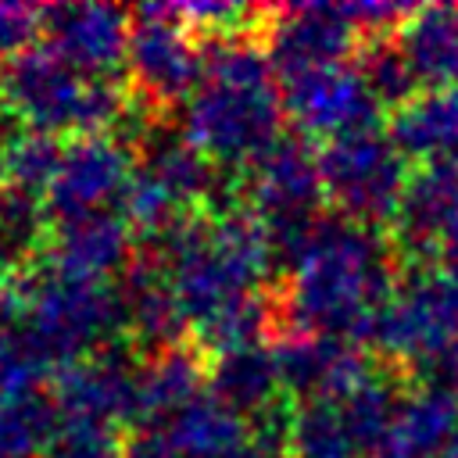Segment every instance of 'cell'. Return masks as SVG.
<instances>
[{"label": "cell", "instance_id": "9c48e42d", "mask_svg": "<svg viewBox=\"0 0 458 458\" xmlns=\"http://www.w3.org/2000/svg\"><path fill=\"white\" fill-rule=\"evenodd\" d=\"M283 111L301 129V136L336 140L361 129H379V104L365 89L354 64L318 68L308 75H293L279 82Z\"/></svg>", "mask_w": 458, "mask_h": 458}, {"label": "cell", "instance_id": "277c9868", "mask_svg": "<svg viewBox=\"0 0 458 458\" xmlns=\"http://www.w3.org/2000/svg\"><path fill=\"white\" fill-rule=\"evenodd\" d=\"M4 100L21 129L50 136H107L132 118L136 104L114 79H86L47 47L4 61Z\"/></svg>", "mask_w": 458, "mask_h": 458}, {"label": "cell", "instance_id": "8fae6325", "mask_svg": "<svg viewBox=\"0 0 458 458\" xmlns=\"http://www.w3.org/2000/svg\"><path fill=\"white\" fill-rule=\"evenodd\" d=\"M283 394L293 401H344L372 376L361 344L318 333H279L272 344Z\"/></svg>", "mask_w": 458, "mask_h": 458}, {"label": "cell", "instance_id": "ac0fdd59", "mask_svg": "<svg viewBox=\"0 0 458 458\" xmlns=\"http://www.w3.org/2000/svg\"><path fill=\"white\" fill-rule=\"evenodd\" d=\"M394 147L408 161L440 165L458 154V89H429L390 114Z\"/></svg>", "mask_w": 458, "mask_h": 458}, {"label": "cell", "instance_id": "7402d4cb", "mask_svg": "<svg viewBox=\"0 0 458 458\" xmlns=\"http://www.w3.org/2000/svg\"><path fill=\"white\" fill-rule=\"evenodd\" d=\"M290 458H365L336 401H293L286 415Z\"/></svg>", "mask_w": 458, "mask_h": 458}, {"label": "cell", "instance_id": "4316f807", "mask_svg": "<svg viewBox=\"0 0 458 458\" xmlns=\"http://www.w3.org/2000/svg\"><path fill=\"white\" fill-rule=\"evenodd\" d=\"M36 36H43V7L0 0V57L11 61L32 50Z\"/></svg>", "mask_w": 458, "mask_h": 458}, {"label": "cell", "instance_id": "f1b7e54d", "mask_svg": "<svg viewBox=\"0 0 458 458\" xmlns=\"http://www.w3.org/2000/svg\"><path fill=\"white\" fill-rule=\"evenodd\" d=\"M7 186V165H4V140H0V190Z\"/></svg>", "mask_w": 458, "mask_h": 458}, {"label": "cell", "instance_id": "cb8c5ba5", "mask_svg": "<svg viewBox=\"0 0 458 458\" xmlns=\"http://www.w3.org/2000/svg\"><path fill=\"white\" fill-rule=\"evenodd\" d=\"M401 397L404 394H401V386L390 376L372 372L361 386H354L344 401H336L340 411H344V419H347V429H351V437H354V444L361 447L365 458L376 454L383 433L390 429V422L397 415Z\"/></svg>", "mask_w": 458, "mask_h": 458}, {"label": "cell", "instance_id": "3957f363", "mask_svg": "<svg viewBox=\"0 0 458 458\" xmlns=\"http://www.w3.org/2000/svg\"><path fill=\"white\" fill-rule=\"evenodd\" d=\"M14 286L21 293V340L50 379L129 336V311L118 283L72 279L39 265Z\"/></svg>", "mask_w": 458, "mask_h": 458}, {"label": "cell", "instance_id": "7c38bea8", "mask_svg": "<svg viewBox=\"0 0 458 458\" xmlns=\"http://www.w3.org/2000/svg\"><path fill=\"white\" fill-rule=\"evenodd\" d=\"M129 11L111 4L43 7V47L86 79H114L129 57Z\"/></svg>", "mask_w": 458, "mask_h": 458}, {"label": "cell", "instance_id": "5b68a950", "mask_svg": "<svg viewBox=\"0 0 458 458\" xmlns=\"http://www.w3.org/2000/svg\"><path fill=\"white\" fill-rule=\"evenodd\" d=\"M318 168L326 200L336 208V215L372 229L397 218L411 179L408 157L383 129H361L322 143Z\"/></svg>", "mask_w": 458, "mask_h": 458}, {"label": "cell", "instance_id": "6da1fadb", "mask_svg": "<svg viewBox=\"0 0 458 458\" xmlns=\"http://www.w3.org/2000/svg\"><path fill=\"white\" fill-rule=\"evenodd\" d=\"M276 293L279 333H318L361 344L376 311L397 293L394 243L351 218L322 215ZM276 333V336H279Z\"/></svg>", "mask_w": 458, "mask_h": 458}, {"label": "cell", "instance_id": "44dd1931", "mask_svg": "<svg viewBox=\"0 0 458 458\" xmlns=\"http://www.w3.org/2000/svg\"><path fill=\"white\" fill-rule=\"evenodd\" d=\"M61 422L50 386L0 394V458H47Z\"/></svg>", "mask_w": 458, "mask_h": 458}, {"label": "cell", "instance_id": "2e32d148", "mask_svg": "<svg viewBox=\"0 0 458 458\" xmlns=\"http://www.w3.org/2000/svg\"><path fill=\"white\" fill-rule=\"evenodd\" d=\"M208 394L247 422H258L283 408V383L272 347H243L211 358Z\"/></svg>", "mask_w": 458, "mask_h": 458}, {"label": "cell", "instance_id": "d4e9b609", "mask_svg": "<svg viewBox=\"0 0 458 458\" xmlns=\"http://www.w3.org/2000/svg\"><path fill=\"white\" fill-rule=\"evenodd\" d=\"M64 140L36 129H14L4 140V165H7V186L43 197L64 161Z\"/></svg>", "mask_w": 458, "mask_h": 458}, {"label": "cell", "instance_id": "f546056e", "mask_svg": "<svg viewBox=\"0 0 458 458\" xmlns=\"http://www.w3.org/2000/svg\"><path fill=\"white\" fill-rule=\"evenodd\" d=\"M7 111V100H4V64H0V114Z\"/></svg>", "mask_w": 458, "mask_h": 458}, {"label": "cell", "instance_id": "4fadbf2b", "mask_svg": "<svg viewBox=\"0 0 458 458\" xmlns=\"http://www.w3.org/2000/svg\"><path fill=\"white\" fill-rule=\"evenodd\" d=\"M132 254H136L132 229L122 215H89L64 225H50L43 265L72 279L111 283V276L122 279Z\"/></svg>", "mask_w": 458, "mask_h": 458}, {"label": "cell", "instance_id": "9a60e30c", "mask_svg": "<svg viewBox=\"0 0 458 458\" xmlns=\"http://www.w3.org/2000/svg\"><path fill=\"white\" fill-rule=\"evenodd\" d=\"M136 140H140V172L157 179L190 211L197 204H208V200L222 197L218 165L208 154H200L182 136V129H168L161 122H150L147 129L136 132Z\"/></svg>", "mask_w": 458, "mask_h": 458}, {"label": "cell", "instance_id": "83f0119b", "mask_svg": "<svg viewBox=\"0 0 458 458\" xmlns=\"http://www.w3.org/2000/svg\"><path fill=\"white\" fill-rule=\"evenodd\" d=\"M233 458H290V454H286V440L250 433V440H247Z\"/></svg>", "mask_w": 458, "mask_h": 458}, {"label": "cell", "instance_id": "d6986e66", "mask_svg": "<svg viewBox=\"0 0 458 458\" xmlns=\"http://www.w3.org/2000/svg\"><path fill=\"white\" fill-rule=\"evenodd\" d=\"M397 36L422 86L458 89V4L415 7Z\"/></svg>", "mask_w": 458, "mask_h": 458}, {"label": "cell", "instance_id": "30bf717a", "mask_svg": "<svg viewBox=\"0 0 458 458\" xmlns=\"http://www.w3.org/2000/svg\"><path fill=\"white\" fill-rule=\"evenodd\" d=\"M265 54L283 79L308 75L318 68H336L358 54L361 36L347 25L336 4H290L268 11Z\"/></svg>", "mask_w": 458, "mask_h": 458}, {"label": "cell", "instance_id": "e0dca14e", "mask_svg": "<svg viewBox=\"0 0 458 458\" xmlns=\"http://www.w3.org/2000/svg\"><path fill=\"white\" fill-rule=\"evenodd\" d=\"M208 394V369L197 347H168L140 361V426H161Z\"/></svg>", "mask_w": 458, "mask_h": 458}, {"label": "cell", "instance_id": "ba28073f", "mask_svg": "<svg viewBox=\"0 0 458 458\" xmlns=\"http://www.w3.org/2000/svg\"><path fill=\"white\" fill-rule=\"evenodd\" d=\"M140 354L129 344H111L50 379V394L64 419L97 426H140Z\"/></svg>", "mask_w": 458, "mask_h": 458}, {"label": "cell", "instance_id": "484cf974", "mask_svg": "<svg viewBox=\"0 0 458 458\" xmlns=\"http://www.w3.org/2000/svg\"><path fill=\"white\" fill-rule=\"evenodd\" d=\"M47 458H125V440L111 426L64 419Z\"/></svg>", "mask_w": 458, "mask_h": 458}, {"label": "cell", "instance_id": "8992f818", "mask_svg": "<svg viewBox=\"0 0 458 458\" xmlns=\"http://www.w3.org/2000/svg\"><path fill=\"white\" fill-rule=\"evenodd\" d=\"M129 89L132 104L147 111V118L168 114L175 104H186L200 86V39L175 18L172 4H150L132 11L129 32Z\"/></svg>", "mask_w": 458, "mask_h": 458}, {"label": "cell", "instance_id": "ffe728a7", "mask_svg": "<svg viewBox=\"0 0 458 458\" xmlns=\"http://www.w3.org/2000/svg\"><path fill=\"white\" fill-rule=\"evenodd\" d=\"M161 429L179 458H233L250 440V422L211 394H200L179 415L161 422Z\"/></svg>", "mask_w": 458, "mask_h": 458}, {"label": "cell", "instance_id": "5bb4252c", "mask_svg": "<svg viewBox=\"0 0 458 458\" xmlns=\"http://www.w3.org/2000/svg\"><path fill=\"white\" fill-rule=\"evenodd\" d=\"M458 440V390L422 383L401 397L372 458H447Z\"/></svg>", "mask_w": 458, "mask_h": 458}, {"label": "cell", "instance_id": "52a82bcc", "mask_svg": "<svg viewBox=\"0 0 458 458\" xmlns=\"http://www.w3.org/2000/svg\"><path fill=\"white\" fill-rule=\"evenodd\" d=\"M136 175L132 150L114 136L68 140L64 161L43 193L50 225H64L89 215H122V200Z\"/></svg>", "mask_w": 458, "mask_h": 458}, {"label": "cell", "instance_id": "7a4b0ae2", "mask_svg": "<svg viewBox=\"0 0 458 458\" xmlns=\"http://www.w3.org/2000/svg\"><path fill=\"white\" fill-rule=\"evenodd\" d=\"M286 111L279 75L265 43L247 32H218L200 39V86L182 104V136L218 168L247 172L268 154L283 132Z\"/></svg>", "mask_w": 458, "mask_h": 458}, {"label": "cell", "instance_id": "603a6c76", "mask_svg": "<svg viewBox=\"0 0 458 458\" xmlns=\"http://www.w3.org/2000/svg\"><path fill=\"white\" fill-rule=\"evenodd\" d=\"M354 72L361 75L365 89L372 93V100L379 107L401 111L404 104H411L419 97V75L401 47V36H376V39H361L358 57H354Z\"/></svg>", "mask_w": 458, "mask_h": 458}]
</instances>
